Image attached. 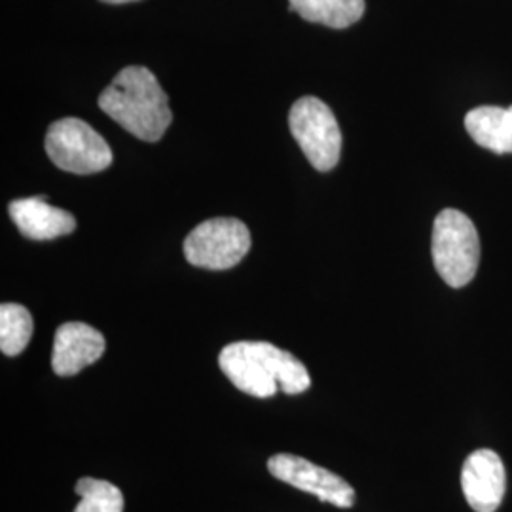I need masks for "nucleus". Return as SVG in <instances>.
Listing matches in <instances>:
<instances>
[{
    "label": "nucleus",
    "mask_w": 512,
    "mask_h": 512,
    "mask_svg": "<svg viewBox=\"0 0 512 512\" xmlns=\"http://www.w3.org/2000/svg\"><path fill=\"white\" fill-rule=\"evenodd\" d=\"M97 103L118 126L147 143L160 141L173 122L169 97L147 67H124Z\"/></svg>",
    "instance_id": "f03ea898"
},
{
    "label": "nucleus",
    "mask_w": 512,
    "mask_h": 512,
    "mask_svg": "<svg viewBox=\"0 0 512 512\" xmlns=\"http://www.w3.org/2000/svg\"><path fill=\"white\" fill-rule=\"evenodd\" d=\"M219 366L239 391L256 399H270L279 391L300 395L311 385L304 363L270 342L228 344L220 351Z\"/></svg>",
    "instance_id": "f257e3e1"
},
{
    "label": "nucleus",
    "mask_w": 512,
    "mask_h": 512,
    "mask_svg": "<svg viewBox=\"0 0 512 512\" xmlns=\"http://www.w3.org/2000/svg\"><path fill=\"white\" fill-rule=\"evenodd\" d=\"M433 262L446 285L461 289L473 281L480 262V239L473 220L444 209L433 226Z\"/></svg>",
    "instance_id": "7ed1b4c3"
},
{
    "label": "nucleus",
    "mask_w": 512,
    "mask_h": 512,
    "mask_svg": "<svg viewBox=\"0 0 512 512\" xmlns=\"http://www.w3.org/2000/svg\"><path fill=\"white\" fill-rule=\"evenodd\" d=\"M289 10L310 23L346 29L365 14V0H289Z\"/></svg>",
    "instance_id": "f8f14e48"
},
{
    "label": "nucleus",
    "mask_w": 512,
    "mask_h": 512,
    "mask_svg": "<svg viewBox=\"0 0 512 512\" xmlns=\"http://www.w3.org/2000/svg\"><path fill=\"white\" fill-rule=\"evenodd\" d=\"M105 336L86 323H65L54 338L52 368L57 376H74L105 353Z\"/></svg>",
    "instance_id": "1a4fd4ad"
},
{
    "label": "nucleus",
    "mask_w": 512,
    "mask_h": 512,
    "mask_svg": "<svg viewBox=\"0 0 512 512\" xmlns=\"http://www.w3.org/2000/svg\"><path fill=\"white\" fill-rule=\"evenodd\" d=\"M46 152L59 169L74 175H92L112 164L109 143L80 118H63L46 133Z\"/></svg>",
    "instance_id": "39448f33"
},
{
    "label": "nucleus",
    "mask_w": 512,
    "mask_h": 512,
    "mask_svg": "<svg viewBox=\"0 0 512 512\" xmlns=\"http://www.w3.org/2000/svg\"><path fill=\"white\" fill-rule=\"evenodd\" d=\"M268 471L277 480L334 507L349 509L355 505V490L342 476L334 475L329 469L319 467L308 459L294 454H275L268 459Z\"/></svg>",
    "instance_id": "0eeeda50"
},
{
    "label": "nucleus",
    "mask_w": 512,
    "mask_h": 512,
    "mask_svg": "<svg viewBox=\"0 0 512 512\" xmlns=\"http://www.w3.org/2000/svg\"><path fill=\"white\" fill-rule=\"evenodd\" d=\"M465 128L476 145L495 154H511L512 107H476L465 116Z\"/></svg>",
    "instance_id": "9b49d317"
},
{
    "label": "nucleus",
    "mask_w": 512,
    "mask_h": 512,
    "mask_svg": "<svg viewBox=\"0 0 512 512\" xmlns=\"http://www.w3.org/2000/svg\"><path fill=\"white\" fill-rule=\"evenodd\" d=\"M74 492L80 495L74 512H124V495L112 482L86 476L76 482Z\"/></svg>",
    "instance_id": "4468645a"
},
{
    "label": "nucleus",
    "mask_w": 512,
    "mask_h": 512,
    "mask_svg": "<svg viewBox=\"0 0 512 512\" xmlns=\"http://www.w3.org/2000/svg\"><path fill=\"white\" fill-rule=\"evenodd\" d=\"M8 213L25 238L37 241L61 238L76 228L73 215L50 205L44 196L16 200L8 205Z\"/></svg>",
    "instance_id": "9d476101"
},
{
    "label": "nucleus",
    "mask_w": 512,
    "mask_h": 512,
    "mask_svg": "<svg viewBox=\"0 0 512 512\" xmlns=\"http://www.w3.org/2000/svg\"><path fill=\"white\" fill-rule=\"evenodd\" d=\"M461 490L475 512H495L507 492V473L494 450H476L461 469Z\"/></svg>",
    "instance_id": "6e6552de"
},
{
    "label": "nucleus",
    "mask_w": 512,
    "mask_h": 512,
    "mask_svg": "<svg viewBox=\"0 0 512 512\" xmlns=\"http://www.w3.org/2000/svg\"><path fill=\"white\" fill-rule=\"evenodd\" d=\"M33 329V317L27 308L12 302L0 306V349L4 355L16 357L27 348Z\"/></svg>",
    "instance_id": "ddd939ff"
},
{
    "label": "nucleus",
    "mask_w": 512,
    "mask_h": 512,
    "mask_svg": "<svg viewBox=\"0 0 512 512\" xmlns=\"http://www.w3.org/2000/svg\"><path fill=\"white\" fill-rule=\"evenodd\" d=\"M251 249V232L238 219H209L184 239L186 260L205 270H230Z\"/></svg>",
    "instance_id": "423d86ee"
},
{
    "label": "nucleus",
    "mask_w": 512,
    "mask_h": 512,
    "mask_svg": "<svg viewBox=\"0 0 512 512\" xmlns=\"http://www.w3.org/2000/svg\"><path fill=\"white\" fill-rule=\"evenodd\" d=\"M289 128L317 171L334 169L342 154V131L329 105L317 97L298 99L289 112Z\"/></svg>",
    "instance_id": "20e7f679"
},
{
    "label": "nucleus",
    "mask_w": 512,
    "mask_h": 512,
    "mask_svg": "<svg viewBox=\"0 0 512 512\" xmlns=\"http://www.w3.org/2000/svg\"><path fill=\"white\" fill-rule=\"evenodd\" d=\"M101 2H107V4H128V2H137V0H101Z\"/></svg>",
    "instance_id": "2eb2a0df"
}]
</instances>
